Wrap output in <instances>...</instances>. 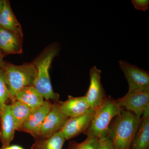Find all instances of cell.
<instances>
[{
	"label": "cell",
	"instance_id": "6da1fadb",
	"mask_svg": "<svg viewBox=\"0 0 149 149\" xmlns=\"http://www.w3.org/2000/svg\"><path fill=\"white\" fill-rule=\"evenodd\" d=\"M60 48L58 43L51 44L31 62L36 70L34 87L45 100L53 103L59 101V95L53 90L49 71L54 58L58 55Z\"/></svg>",
	"mask_w": 149,
	"mask_h": 149
},
{
	"label": "cell",
	"instance_id": "7a4b0ae2",
	"mask_svg": "<svg viewBox=\"0 0 149 149\" xmlns=\"http://www.w3.org/2000/svg\"><path fill=\"white\" fill-rule=\"evenodd\" d=\"M141 121V118L123 109L113 119L109 126L107 136L114 149H130Z\"/></svg>",
	"mask_w": 149,
	"mask_h": 149
},
{
	"label": "cell",
	"instance_id": "3957f363",
	"mask_svg": "<svg viewBox=\"0 0 149 149\" xmlns=\"http://www.w3.org/2000/svg\"><path fill=\"white\" fill-rule=\"evenodd\" d=\"M122 110L114 99L110 96L107 97L103 103L96 109L89 127L83 133L87 137L98 139L107 136L112 120Z\"/></svg>",
	"mask_w": 149,
	"mask_h": 149
},
{
	"label": "cell",
	"instance_id": "277c9868",
	"mask_svg": "<svg viewBox=\"0 0 149 149\" xmlns=\"http://www.w3.org/2000/svg\"><path fill=\"white\" fill-rule=\"evenodd\" d=\"M2 69L7 86L13 97L14 98L16 93L23 88L34 86L36 70L32 63L15 65L6 62Z\"/></svg>",
	"mask_w": 149,
	"mask_h": 149
},
{
	"label": "cell",
	"instance_id": "5b68a950",
	"mask_svg": "<svg viewBox=\"0 0 149 149\" xmlns=\"http://www.w3.org/2000/svg\"><path fill=\"white\" fill-rule=\"evenodd\" d=\"M115 100L122 109L131 112L141 118L144 109L149 105V89L128 92L125 96Z\"/></svg>",
	"mask_w": 149,
	"mask_h": 149
},
{
	"label": "cell",
	"instance_id": "8992f818",
	"mask_svg": "<svg viewBox=\"0 0 149 149\" xmlns=\"http://www.w3.org/2000/svg\"><path fill=\"white\" fill-rule=\"evenodd\" d=\"M119 65L128 82V92L149 89L148 72L125 61H119Z\"/></svg>",
	"mask_w": 149,
	"mask_h": 149
},
{
	"label": "cell",
	"instance_id": "52a82bcc",
	"mask_svg": "<svg viewBox=\"0 0 149 149\" xmlns=\"http://www.w3.org/2000/svg\"><path fill=\"white\" fill-rule=\"evenodd\" d=\"M69 118L61 112L56 102L52 103L50 110L46 116L38 136L35 140L49 137L61 131Z\"/></svg>",
	"mask_w": 149,
	"mask_h": 149
},
{
	"label": "cell",
	"instance_id": "ba28073f",
	"mask_svg": "<svg viewBox=\"0 0 149 149\" xmlns=\"http://www.w3.org/2000/svg\"><path fill=\"white\" fill-rule=\"evenodd\" d=\"M101 71L95 66L90 70V84L85 97L91 109H96L106 99L107 96L101 82Z\"/></svg>",
	"mask_w": 149,
	"mask_h": 149
},
{
	"label": "cell",
	"instance_id": "9c48e42d",
	"mask_svg": "<svg viewBox=\"0 0 149 149\" xmlns=\"http://www.w3.org/2000/svg\"><path fill=\"white\" fill-rule=\"evenodd\" d=\"M52 104L50 102L45 100L42 106L32 110L17 131L29 133L35 140L37 139L40 128L52 108Z\"/></svg>",
	"mask_w": 149,
	"mask_h": 149
},
{
	"label": "cell",
	"instance_id": "30bf717a",
	"mask_svg": "<svg viewBox=\"0 0 149 149\" xmlns=\"http://www.w3.org/2000/svg\"><path fill=\"white\" fill-rule=\"evenodd\" d=\"M95 110L91 108L81 115L69 118L61 130L65 140H70L84 133L89 127Z\"/></svg>",
	"mask_w": 149,
	"mask_h": 149
},
{
	"label": "cell",
	"instance_id": "8fae6325",
	"mask_svg": "<svg viewBox=\"0 0 149 149\" xmlns=\"http://www.w3.org/2000/svg\"><path fill=\"white\" fill-rule=\"evenodd\" d=\"M23 35L0 27V52L3 57L22 53Z\"/></svg>",
	"mask_w": 149,
	"mask_h": 149
},
{
	"label": "cell",
	"instance_id": "7c38bea8",
	"mask_svg": "<svg viewBox=\"0 0 149 149\" xmlns=\"http://www.w3.org/2000/svg\"><path fill=\"white\" fill-rule=\"evenodd\" d=\"M16 130L15 123L11 112L10 104L5 106L0 115V141L1 148L9 146Z\"/></svg>",
	"mask_w": 149,
	"mask_h": 149
},
{
	"label": "cell",
	"instance_id": "4fadbf2b",
	"mask_svg": "<svg viewBox=\"0 0 149 149\" xmlns=\"http://www.w3.org/2000/svg\"><path fill=\"white\" fill-rule=\"evenodd\" d=\"M56 103L61 112L69 118L81 115L91 109L84 96L73 97L69 95L65 101H59Z\"/></svg>",
	"mask_w": 149,
	"mask_h": 149
},
{
	"label": "cell",
	"instance_id": "5bb4252c",
	"mask_svg": "<svg viewBox=\"0 0 149 149\" xmlns=\"http://www.w3.org/2000/svg\"><path fill=\"white\" fill-rule=\"evenodd\" d=\"M14 98L25 104L32 110L42 106L45 101L34 86L26 87L18 91L15 95Z\"/></svg>",
	"mask_w": 149,
	"mask_h": 149
},
{
	"label": "cell",
	"instance_id": "9a60e30c",
	"mask_svg": "<svg viewBox=\"0 0 149 149\" xmlns=\"http://www.w3.org/2000/svg\"><path fill=\"white\" fill-rule=\"evenodd\" d=\"M0 27L23 35L21 24L13 13L9 1L8 0H4L0 12Z\"/></svg>",
	"mask_w": 149,
	"mask_h": 149
},
{
	"label": "cell",
	"instance_id": "2e32d148",
	"mask_svg": "<svg viewBox=\"0 0 149 149\" xmlns=\"http://www.w3.org/2000/svg\"><path fill=\"white\" fill-rule=\"evenodd\" d=\"M65 141L61 130L49 137L35 140L30 149H62Z\"/></svg>",
	"mask_w": 149,
	"mask_h": 149
},
{
	"label": "cell",
	"instance_id": "e0dca14e",
	"mask_svg": "<svg viewBox=\"0 0 149 149\" xmlns=\"http://www.w3.org/2000/svg\"><path fill=\"white\" fill-rule=\"evenodd\" d=\"M141 118V121L130 149L149 148V117Z\"/></svg>",
	"mask_w": 149,
	"mask_h": 149
},
{
	"label": "cell",
	"instance_id": "ac0fdd59",
	"mask_svg": "<svg viewBox=\"0 0 149 149\" xmlns=\"http://www.w3.org/2000/svg\"><path fill=\"white\" fill-rule=\"evenodd\" d=\"M10 107L12 116L17 130L29 116L32 110L25 104L15 98L11 100Z\"/></svg>",
	"mask_w": 149,
	"mask_h": 149
},
{
	"label": "cell",
	"instance_id": "d6986e66",
	"mask_svg": "<svg viewBox=\"0 0 149 149\" xmlns=\"http://www.w3.org/2000/svg\"><path fill=\"white\" fill-rule=\"evenodd\" d=\"M8 90L5 79L3 71L0 68V115L3 110L5 107L8 104L9 101L13 99Z\"/></svg>",
	"mask_w": 149,
	"mask_h": 149
},
{
	"label": "cell",
	"instance_id": "ffe728a7",
	"mask_svg": "<svg viewBox=\"0 0 149 149\" xmlns=\"http://www.w3.org/2000/svg\"><path fill=\"white\" fill-rule=\"evenodd\" d=\"M98 139L87 137L83 142L79 143L75 141H71L68 143V149H95L98 143Z\"/></svg>",
	"mask_w": 149,
	"mask_h": 149
},
{
	"label": "cell",
	"instance_id": "44dd1931",
	"mask_svg": "<svg viewBox=\"0 0 149 149\" xmlns=\"http://www.w3.org/2000/svg\"><path fill=\"white\" fill-rule=\"evenodd\" d=\"M98 140L95 149H114L111 140L107 136Z\"/></svg>",
	"mask_w": 149,
	"mask_h": 149
},
{
	"label": "cell",
	"instance_id": "7402d4cb",
	"mask_svg": "<svg viewBox=\"0 0 149 149\" xmlns=\"http://www.w3.org/2000/svg\"><path fill=\"white\" fill-rule=\"evenodd\" d=\"M131 3L135 8L137 10L145 12L148 9L149 0H132Z\"/></svg>",
	"mask_w": 149,
	"mask_h": 149
},
{
	"label": "cell",
	"instance_id": "603a6c76",
	"mask_svg": "<svg viewBox=\"0 0 149 149\" xmlns=\"http://www.w3.org/2000/svg\"><path fill=\"white\" fill-rule=\"evenodd\" d=\"M3 57L2 54L0 52V68H1V69L3 68L5 64L6 61L3 60Z\"/></svg>",
	"mask_w": 149,
	"mask_h": 149
},
{
	"label": "cell",
	"instance_id": "cb8c5ba5",
	"mask_svg": "<svg viewBox=\"0 0 149 149\" xmlns=\"http://www.w3.org/2000/svg\"><path fill=\"white\" fill-rule=\"evenodd\" d=\"M1 149H24L21 147L19 146L16 145H13V146H9L6 147L4 148H1Z\"/></svg>",
	"mask_w": 149,
	"mask_h": 149
},
{
	"label": "cell",
	"instance_id": "d4e9b609",
	"mask_svg": "<svg viewBox=\"0 0 149 149\" xmlns=\"http://www.w3.org/2000/svg\"><path fill=\"white\" fill-rule=\"evenodd\" d=\"M4 0H0V12L2 8Z\"/></svg>",
	"mask_w": 149,
	"mask_h": 149
},
{
	"label": "cell",
	"instance_id": "484cf974",
	"mask_svg": "<svg viewBox=\"0 0 149 149\" xmlns=\"http://www.w3.org/2000/svg\"></svg>",
	"mask_w": 149,
	"mask_h": 149
}]
</instances>
